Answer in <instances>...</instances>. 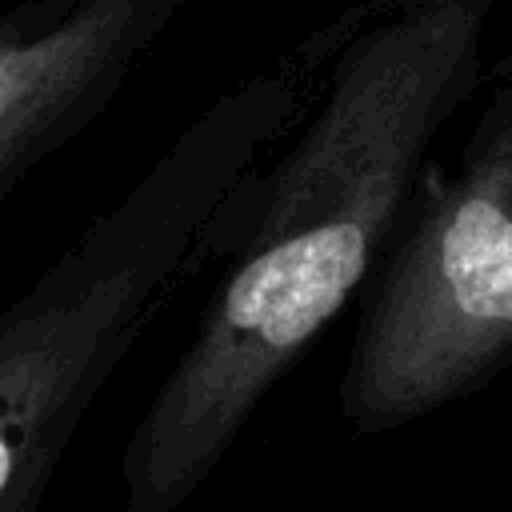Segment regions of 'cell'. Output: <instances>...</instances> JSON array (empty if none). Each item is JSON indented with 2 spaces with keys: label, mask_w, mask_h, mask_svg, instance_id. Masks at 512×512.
Returning a JSON list of instances; mask_svg holds the SVG:
<instances>
[{
  "label": "cell",
  "mask_w": 512,
  "mask_h": 512,
  "mask_svg": "<svg viewBox=\"0 0 512 512\" xmlns=\"http://www.w3.org/2000/svg\"><path fill=\"white\" fill-rule=\"evenodd\" d=\"M500 0H364L308 36L288 128L204 232L220 264L120 452L124 508L176 512L384 260L428 152L480 84Z\"/></svg>",
  "instance_id": "6da1fadb"
},
{
  "label": "cell",
  "mask_w": 512,
  "mask_h": 512,
  "mask_svg": "<svg viewBox=\"0 0 512 512\" xmlns=\"http://www.w3.org/2000/svg\"><path fill=\"white\" fill-rule=\"evenodd\" d=\"M312 80V44L220 92L0 308V512H32L80 424L164 300L204 268V232L288 128Z\"/></svg>",
  "instance_id": "7a4b0ae2"
},
{
  "label": "cell",
  "mask_w": 512,
  "mask_h": 512,
  "mask_svg": "<svg viewBox=\"0 0 512 512\" xmlns=\"http://www.w3.org/2000/svg\"><path fill=\"white\" fill-rule=\"evenodd\" d=\"M512 364V72L452 168H424L360 292L340 416L376 436L424 420Z\"/></svg>",
  "instance_id": "3957f363"
},
{
  "label": "cell",
  "mask_w": 512,
  "mask_h": 512,
  "mask_svg": "<svg viewBox=\"0 0 512 512\" xmlns=\"http://www.w3.org/2000/svg\"><path fill=\"white\" fill-rule=\"evenodd\" d=\"M188 4H0V200L112 108Z\"/></svg>",
  "instance_id": "277c9868"
}]
</instances>
